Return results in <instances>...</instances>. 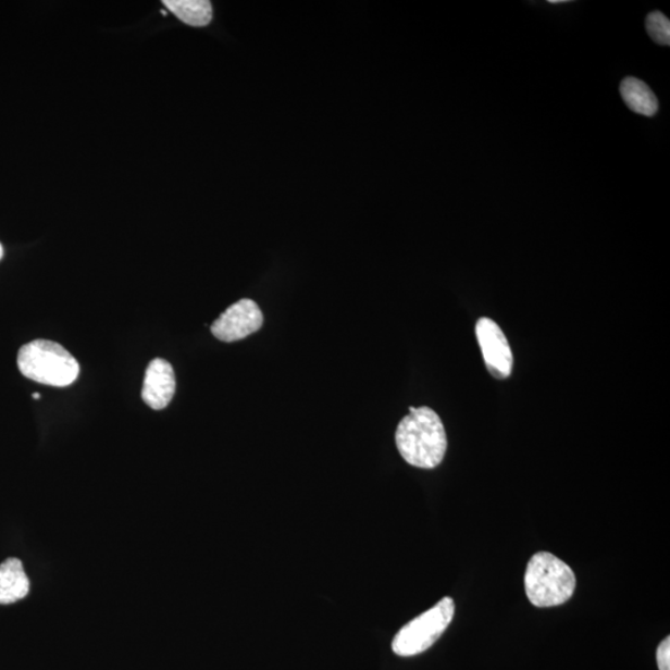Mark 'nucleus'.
I'll return each mask as SVG.
<instances>
[{"label": "nucleus", "instance_id": "8", "mask_svg": "<svg viewBox=\"0 0 670 670\" xmlns=\"http://www.w3.org/2000/svg\"><path fill=\"white\" fill-rule=\"evenodd\" d=\"M29 593V579L25 575L23 563L8 559L0 566V605L21 601Z\"/></svg>", "mask_w": 670, "mask_h": 670}, {"label": "nucleus", "instance_id": "2", "mask_svg": "<svg viewBox=\"0 0 670 670\" xmlns=\"http://www.w3.org/2000/svg\"><path fill=\"white\" fill-rule=\"evenodd\" d=\"M525 593L535 607H554L569 601L576 588L574 571L550 553H537L528 563Z\"/></svg>", "mask_w": 670, "mask_h": 670}, {"label": "nucleus", "instance_id": "9", "mask_svg": "<svg viewBox=\"0 0 670 670\" xmlns=\"http://www.w3.org/2000/svg\"><path fill=\"white\" fill-rule=\"evenodd\" d=\"M620 92L625 104L642 116L654 117L658 112V100L646 83L636 77H625L621 83Z\"/></svg>", "mask_w": 670, "mask_h": 670}, {"label": "nucleus", "instance_id": "12", "mask_svg": "<svg viewBox=\"0 0 670 670\" xmlns=\"http://www.w3.org/2000/svg\"><path fill=\"white\" fill-rule=\"evenodd\" d=\"M657 662L659 670H670V637L660 643L657 649Z\"/></svg>", "mask_w": 670, "mask_h": 670}, {"label": "nucleus", "instance_id": "10", "mask_svg": "<svg viewBox=\"0 0 670 670\" xmlns=\"http://www.w3.org/2000/svg\"><path fill=\"white\" fill-rule=\"evenodd\" d=\"M163 4L181 22L197 28L213 20V7L208 0H164Z\"/></svg>", "mask_w": 670, "mask_h": 670}, {"label": "nucleus", "instance_id": "14", "mask_svg": "<svg viewBox=\"0 0 670 670\" xmlns=\"http://www.w3.org/2000/svg\"><path fill=\"white\" fill-rule=\"evenodd\" d=\"M33 399H37V400L40 399V395L39 394H34L33 395Z\"/></svg>", "mask_w": 670, "mask_h": 670}, {"label": "nucleus", "instance_id": "1", "mask_svg": "<svg viewBox=\"0 0 670 670\" xmlns=\"http://www.w3.org/2000/svg\"><path fill=\"white\" fill-rule=\"evenodd\" d=\"M396 430L395 441L405 461L418 469H436L447 451V435L437 413L427 408H410Z\"/></svg>", "mask_w": 670, "mask_h": 670}, {"label": "nucleus", "instance_id": "5", "mask_svg": "<svg viewBox=\"0 0 670 670\" xmlns=\"http://www.w3.org/2000/svg\"><path fill=\"white\" fill-rule=\"evenodd\" d=\"M263 324V314L258 303L252 299L244 298L241 301L228 307L211 325V333L219 340L233 343L248 338L258 332Z\"/></svg>", "mask_w": 670, "mask_h": 670}, {"label": "nucleus", "instance_id": "11", "mask_svg": "<svg viewBox=\"0 0 670 670\" xmlns=\"http://www.w3.org/2000/svg\"><path fill=\"white\" fill-rule=\"evenodd\" d=\"M646 28L652 40L659 46L668 47L670 44V22L668 17L660 12L650 13L647 16Z\"/></svg>", "mask_w": 670, "mask_h": 670}, {"label": "nucleus", "instance_id": "6", "mask_svg": "<svg viewBox=\"0 0 670 670\" xmlns=\"http://www.w3.org/2000/svg\"><path fill=\"white\" fill-rule=\"evenodd\" d=\"M475 335L489 373L500 381L509 377L513 368V355L499 325L489 319H481L475 324Z\"/></svg>", "mask_w": 670, "mask_h": 670}, {"label": "nucleus", "instance_id": "7", "mask_svg": "<svg viewBox=\"0 0 670 670\" xmlns=\"http://www.w3.org/2000/svg\"><path fill=\"white\" fill-rule=\"evenodd\" d=\"M176 389L173 367L157 358L149 363L142 389V399L149 408L163 410L171 404Z\"/></svg>", "mask_w": 670, "mask_h": 670}, {"label": "nucleus", "instance_id": "13", "mask_svg": "<svg viewBox=\"0 0 670 670\" xmlns=\"http://www.w3.org/2000/svg\"><path fill=\"white\" fill-rule=\"evenodd\" d=\"M4 250L2 244H0V260L3 259Z\"/></svg>", "mask_w": 670, "mask_h": 670}, {"label": "nucleus", "instance_id": "3", "mask_svg": "<svg viewBox=\"0 0 670 670\" xmlns=\"http://www.w3.org/2000/svg\"><path fill=\"white\" fill-rule=\"evenodd\" d=\"M17 368L33 382L65 387L77 381L80 365L59 343L38 339L25 344L17 355Z\"/></svg>", "mask_w": 670, "mask_h": 670}, {"label": "nucleus", "instance_id": "4", "mask_svg": "<svg viewBox=\"0 0 670 670\" xmlns=\"http://www.w3.org/2000/svg\"><path fill=\"white\" fill-rule=\"evenodd\" d=\"M455 616V603L451 597L441 599L438 604L412 620L396 634L393 650L400 657L422 654L443 636Z\"/></svg>", "mask_w": 670, "mask_h": 670}]
</instances>
